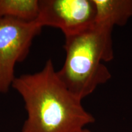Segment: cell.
<instances>
[{"mask_svg": "<svg viewBox=\"0 0 132 132\" xmlns=\"http://www.w3.org/2000/svg\"><path fill=\"white\" fill-rule=\"evenodd\" d=\"M12 87L24 103L23 132H77L94 122L81 100L61 81L51 60L42 70L16 77Z\"/></svg>", "mask_w": 132, "mask_h": 132, "instance_id": "6da1fadb", "label": "cell"}, {"mask_svg": "<svg viewBox=\"0 0 132 132\" xmlns=\"http://www.w3.org/2000/svg\"><path fill=\"white\" fill-rule=\"evenodd\" d=\"M112 29L95 23L85 30L65 37V59L57 75L68 89L81 100L111 78L103 62L114 56Z\"/></svg>", "mask_w": 132, "mask_h": 132, "instance_id": "7a4b0ae2", "label": "cell"}, {"mask_svg": "<svg viewBox=\"0 0 132 132\" xmlns=\"http://www.w3.org/2000/svg\"><path fill=\"white\" fill-rule=\"evenodd\" d=\"M42 28L37 21L0 17V94L6 93L12 86L16 78L15 66L26 58Z\"/></svg>", "mask_w": 132, "mask_h": 132, "instance_id": "3957f363", "label": "cell"}, {"mask_svg": "<svg viewBox=\"0 0 132 132\" xmlns=\"http://www.w3.org/2000/svg\"><path fill=\"white\" fill-rule=\"evenodd\" d=\"M42 27L61 29L65 37L77 34L95 22L93 0H39L37 20Z\"/></svg>", "mask_w": 132, "mask_h": 132, "instance_id": "277c9868", "label": "cell"}, {"mask_svg": "<svg viewBox=\"0 0 132 132\" xmlns=\"http://www.w3.org/2000/svg\"><path fill=\"white\" fill-rule=\"evenodd\" d=\"M95 23L113 28L123 26L132 17V0H93Z\"/></svg>", "mask_w": 132, "mask_h": 132, "instance_id": "5b68a950", "label": "cell"}, {"mask_svg": "<svg viewBox=\"0 0 132 132\" xmlns=\"http://www.w3.org/2000/svg\"><path fill=\"white\" fill-rule=\"evenodd\" d=\"M39 14V0H0V17L34 21Z\"/></svg>", "mask_w": 132, "mask_h": 132, "instance_id": "8992f818", "label": "cell"}, {"mask_svg": "<svg viewBox=\"0 0 132 132\" xmlns=\"http://www.w3.org/2000/svg\"><path fill=\"white\" fill-rule=\"evenodd\" d=\"M77 132H92L91 131H90L89 130H87L86 128H83V129L80 130V131H77Z\"/></svg>", "mask_w": 132, "mask_h": 132, "instance_id": "52a82bcc", "label": "cell"}, {"mask_svg": "<svg viewBox=\"0 0 132 132\" xmlns=\"http://www.w3.org/2000/svg\"><path fill=\"white\" fill-rule=\"evenodd\" d=\"M21 132H23V131H21Z\"/></svg>", "mask_w": 132, "mask_h": 132, "instance_id": "ba28073f", "label": "cell"}]
</instances>
